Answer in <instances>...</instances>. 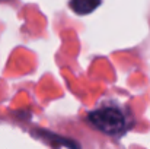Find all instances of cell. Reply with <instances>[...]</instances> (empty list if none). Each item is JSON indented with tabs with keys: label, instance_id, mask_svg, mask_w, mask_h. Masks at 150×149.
<instances>
[{
	"label": "cell",
	"instance_id": "cell-1",
	"mask_svg": "<svg viewBox=\"0 0 150 149\" xmlns=\"http://www.w3.org/2000/svg\"><path fill=\"white\" fill-rule=\"evenodd\" d=\"M92 126H95L105 135L117 136L125 130V117L124 114L114 107H102L93 110L88 115Z\"/></svg>",
	"mask_w": 150,
	"mask_h": 149
},
{
	"label": "cell",
	"instance_id": "cell-2",
	"mask_svg": "<svg viewBox=\"0 0 150 149\" xmlns=\"http://www.w3.org/2000/svg\"><path fill=\"white\" fill-rule=\"evenodd\" d=\"M102 0H70V9L77 15H89L99 7Z\"/></svg>",
	"mask_w": 150,
	"mask_h": 149
}]
</instances>
